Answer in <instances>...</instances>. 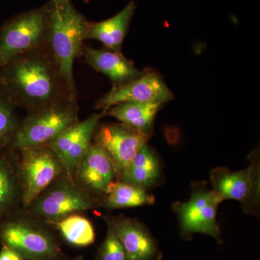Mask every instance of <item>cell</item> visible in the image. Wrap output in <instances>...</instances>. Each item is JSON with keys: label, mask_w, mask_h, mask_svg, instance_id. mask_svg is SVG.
Instances as JSON below:
<instances>
[{"label": "cell", "mask_w": 260, "mask_h": 260, "mask_svg": "<svg viewBox=\"0 0 260 260\" xmlns=\"http://www.w3.org/2000/svg\"><path fill=\"white\" fill-rule=\"evenodd\" d=\"M49 6L25 12L0 26V66L49 46Z\"/></svg>", "instance_id": "3957f363"}, {"label": "cell", "mask_w": 260, "mask_h": 260, "mask_svg": "<svg viewBox=\"0 0 260 260\" xmlns=\"http://www.w3.org/2000/svg\"><path fill=\"white\" fill-rule=\"evenodd\" d=\"M97 260H129L120 240L109 225L105 239L99 248Z\"/></svg>", "instance_id": "603a6c76"}, {"label": "cell", "mask_w": 260, "mask_h": 260, "mask_svg": "<svg viewBox=\"0 0 260 260\" xmlns=\"http://www.w3.org/2000/svg\"><path fill=\"white\" fill-rule=\"evenodd\" d=\"M54 223L65 241L72 245L84 247L95 242L93 224L83 215L73 214Z\"/></svg>", "instance_id": "44dd1931"}, {"label": "cell", "mask_w": 260, "mask_h": 260, "mask_svg": "<svg viewBox=\"0 0 260 260\" xmlns=\"http://www.w3.org/2000/svg\"><path fill=\"white\" fill-rule=\"evenodd\" d=\"M150 137L121 122L99 124L93 135L95 144L106 152L115 166L117 179L140 148L148 144Z\"/></svg>", "instance_id": "8fae6325"}, {"label": "cell", "mask_w": 260, "mask_h": 260, "mask_svg": "<svg viewBox=\"0 0 260 260\" xmlns=\"http://www.w3.org/2000/svg\"><path fill=\"white\" fill-rule=\"evenodd\" d=\"M83 54L86 64L100 72L112 82L113 87L121 86L138 78L143 70L138 69L122 53L107 48L93 49L83 46Z\"/></svg>", "instance_id": "9a60e30c"}, {"label": "cell", "mask_w": 260, "mask_h": 260, "mask_svg": "<svg viewBox=\"0 0 260 260\" xmlns=\"http://www.w3.org/2000/svg\"><path fill=\"white\" fill-rule=\"evenodd\" d=\"M137 5L132 0L125 8L112 18L100 22H90L86 40H97L104 48L121 52L123 43L129 30Z\"/></svg>", "instance_id": "2e32d148"}, {"label": "cell", "mask_w": 260, "mask_h": 260, "mask_svg": "<svg viewBox=\"0 0 260 260\" xmlns=\"http://www.w3.org/2000/svg\"><path fill=\"white\" fill-rule=\"evenodd\" d=\"M72 260H83V257H81V256H80V257L75 258L74 259Z\"/></svg>", "instance_id": "d4e9b609"}, {"label": "cell", "mask_w": 260, "mask_h": 260, "mask_svg": "<svg viewBox=\"0 0 260 260\" xmlns=\"http://www.w3.org/2000/svg\"><path fill=\"white\" fill-rule=\"evenodd\" d=\"M174 99V94L156 70L146 69L138 78L121 86L113 87L110 91L95 103L102 113L109 108L126 102L167 104Z\"/></svg>", "instance_id": "30bf717a"}, {"label": "cell", "mask_w": 260, "mask_h": 260, "mask_svg": "<svg viewBox=\"0 0 260 260\" xmlns=\"http://www.w3.org/2000/svg\"><path fill=\"white\" fill-rule=\"evenodd\" d=\"M155 201V196L145 189L115 180L108 186L99 203L100 206L114 210L153 205Z\"/></svg>", "instance_id": "ffe728a7"}, {"label": "cell", "mask_w": 260, "mask_h": 260, "mask_svg": "<svg viewBox=\"0 0 260 260\" xmlns=\"http://www.w3.org/2000/svg\"><path fill=\"white\" fill-rule=\"evenodd\" d=\"M73 178L100 200L108 186L117 179L115 166L100 146L92 143L75 169Z\"/></svg>", "instance_id": "4fadbf2b"}, {"label": "cell", "mask_w": 260, "mask_h": 260, "mask_svg": "<svg viewBox=\"0 0 260 260\" xmlns=\"http://www.w3.org/2000/svg\"><path fill=\"white\" fill-rule=\"evenodd\" d=\"M160 157L153 148L145 144L140 148L125 170L116 180L133 184L148 191L161 179Z\"/></svg>", "instance_id": "e0dca14e"}, {"label": "cell", "mask_w": 260, "mask_h": 260, "mask_svg": "<svg viewBox=\"0 0 260 260\" xmlns=\"http://www.w3.org/2000/svg\"><path fill=\"white\" fill-rule=\"evenodd\" d=\"M249 166L243 170L232 172L225 167L210 171L213 189L225 200H236L242 203L244 213L259 214L260 200V161L259 153L248 157Z\"/></svg>", "instance_id": "ba28073f"}, {"label": "cell", "mask_w": 260, "mask_h": 260, "mask_svg": "<svg viewBox=\"0 0 260 260\" xmlns=\"http://www.w3.org/2000/svg\"><path fill=\"white\" fill-rule=\"evenodd\" d=\"M52 3H57V2L61 1V0H51Z\"/></svg>", "instance_id": "484cf974"}, {"label": "cell", "mask_w": 260, "mask_h": 260, "mask_svg": "<svg viewBox=\"0 0 260 260\" xmlns=\"http://www.w3.org/2000/svg\"><path fill=\"white\" fill-rule=\"evenodd\" d=\"M164 104L138 102L119 103L103 113L122 124L152 136L155 117Z\"/></svg>", "instance_id": "d6986e66"}, {"label": "cell", "mask_w": 260, "mask_h": 260, "mask_svg": "<svg viewBox=\"0 0 260 260\" xmlns=\"http://www.w3.org/2000/svg\"><path fill=\"white\" fill-rule=\"evenodd\" d=\"M0 92L28 112L67 101L77 102L49 46L0 66Z\"/></svg>", "instance_id": "6da1fadb"}, {"label": "cell", "mask_w": 260, "mask_h": 260, "mask_svg": "<svg viewBox=\"0 0 260 260\" xmlns=\"http://www.w3.org/2000/svg\"><path fill=\"white\" fill-rule=\"evenodd\" d=\"M0 239L24 260H55L60 248L54 235L36 221L10 218L0 225Z\"/></svg>", "instance_id": "52a82bcc"}, {"label": "cell", "mask_w": 260, "mask_h": 260, "mask_svg": "<svg viewBox=\"0 0 260 260\" xmlns=\"http://www.w3.org/2000/svg\"><path fill=\"white\" fill-rule=\"evenodd\" d=\"M79 121L77 102L67 101L38 109L20 122L9 148L13 150L48 145Z\"/></svg>", "instance_id": "277c9868"}, {"label": "cell", "mask_w": 260, "mask_h": 260, "mask_svg": "<svg viewBox=\"0 0 260 260\" xmlns=\"http://www.w3.org/2000/svg\"><path fill=\"white\" fill-rule=\"evenodd\" d=\"M100 206L99 200L66 174L56 179L27 209L37 218L51 223L68 215Z\"/></svg>", "instance_id": "5b68a950"}, {"label": "cell", "mask_w": 260, "mask_h": 260, "mask_svg": "<svg viewBox=\"0 0 260 260\" xmlns=\"http://www.w3.org/2000/svg\"><path fill=\"white\" fill-rule=\"evenodd\" d=\"M223 202L213 189H208L205 181L191 184L190 199L186 202H175L172 209L179 221L181 237L191 240L194 234H207L223 244L221 231L217 222V211Z\"/></svg>", "instance_id": "8992f818"}, {"label": "cell", "mask_w": 260, "mask_h": 260, "mask_svg": "<svg viewBox=\"0 0 260 260\" xmlns=\"http://www.w3.org/2000/svg\"><path fill=\"white\" fill-rule=\"evenodd\" d=\"M103 115V113L94 114L85 120L78 121L48 144L69 177H73L75 169L92 145V138Z\"/></svg>", "instance_id": "7c38bea8"}, {"label": "cell", "mask_w": 260, "mask_h": 260, "mask_svg": "<svg viewBox=\"0 0 260 260\" xmlns=\"http://www.w3.org/2000/svg\"><path fill=\"white\" fill-rule=\"evenodd\" d=\"M0 260H24L17 251L8 246H3L0 251Z\"/></svg>", "instance_id": "cb8c5ba5"}, {"label": "cell", "mask_w": 260, "mask_h": 260, "mask_svg": "<svg viewBox=\"0 0 260 260\" xmlns=\"http://www.w3.org/2000/svg\"><path fill=\"white\" fill-rule=\"evenodd\" d=\"M22 203V186L18 160L11 148L0 150V216L13 211Z\"/></svg>", "instance_id": "ac0fdd59"}, {"label": "cell", "mask_w": 260, "mask_h": 260, "mask_svg": "<svg viewBox=\"0 0 260 260\" xmlns=\"http://www.w3.org/2000/svg\"><path fill=\"white\" fill-rule=\"evenodd\" d=\"M126 251L129 260H162V254L156 239L139 220L125 217L108 218Z\"/></svg>", "instance_id": "5bb4252c"}, {"label": "cell", "mask_w": 260, "mask_h": 260, "mask_svg": "<svg viewBox=\"0 0 260 260\" xmlns=\"http://www.w3.org/2000/svg\"><path fill=\"white\" fill-rule=\"evenodd\" d=\"M15 109L16 107L0 92V150L9 148L20 126Z\"/></svg>", "instance_id": "7402d4cb"}, {"label": "cell", "mask_w": 260, "mask_h": 260, "mask_svg": "<svg viewBox=\"0 0 260 260\" xmlns=\"http://www.w3.org/2000/svg\"><path fill=\"white\" fill-rule=\"evenodd\" d=\"M49 48L70 91L77 96L73 65L83 54L90 21L77 10L71 0L49 3Z\"/></svg>", "instance_id": "7a4b0ae2"}, {"label": "cell", "mask_w": 260, "mask_h": 260, "mask_svg": "<svg viewBox=\"0 0 260 260\" xmlns=\"http://www.w3.org/2000/svg\"><path fill=\"white\" fill-rule=\"evenodd\" d=\"M18 150L22 203L27 209L41 193L65 172L61 160L48 145Z\"/></svg>", "instance_id": "9c48e42d"}]
</instances>
